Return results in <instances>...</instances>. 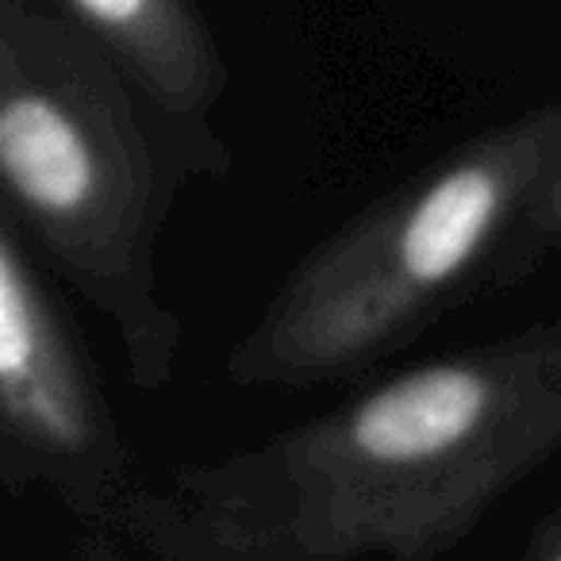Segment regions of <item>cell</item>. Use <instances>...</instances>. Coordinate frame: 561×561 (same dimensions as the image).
<instances>
[{
    "mask_svg": "<svg viewBox=\"0 0 561 561\" xmlns=\"http://www.w3.org/2000/svg\"><path fill=\"white\" fill-rule=\"evenodd\" d=\"M561 454V316L423 362L124 519L181 561H431Z\"/></svg>",
    "mask_w": 561,
    "mask_h": 561,
    "instance_id": "cell-1",
    "label": "cell"
},
{
    "mask_svg": "<svg viewBox=\"0 0 561 561\" xmlns=\"http://www.w3.org/2000/svg\"><path fill=\"white\" fill-rule=\"evenodd\" d=\"M181 139L131 78L43 0H0V188L35 254L116 328L142 392L173 377L181 320L158 293Z\"/></svg>",
    "mask_w": 561,
    "mask_h": 561,
    "instance_id": "cell-2",
    "label": "cell"
},
{
    "mask_svg": "<svg viewBox=\"0 0 561 561\" xmlns=\"http://www.w3.org/2000/svg\"><path fill=\"white\" fill-rule=\"evenodd\" d=\"M561 162V101L538 104L392 185L305 254L227 354L239 389L358 381L484 297L523 204Z\"/></svg>",
    "mask_w": 561,
    "mask_h": 561,
    "instance_id": "cell-3",
    "label": "cell"
},
{
    "mask_svg": "<svg viewBox=\"0 0 561 561\" xmlns=\"http://www.w3.org/2000/svg\"><path fill=\"white\" fill-rule=\"evenodd\" d=\"M0 477L50 484L85 519H124L131 458L85 339L0 208Z\"/></svg>",
    "mask_w": 561,
    "mask_h": 561,
    "instance_id": "cell-4",
    "label": "cell"
},
{
    "mask_svg": "<svg viewBox=\"0 0 561 561\" xmlns=\"http://www.w3.org/2000/svg\"><path fill=\"white\" fill-rule=\"evenodd\" d=\"M154 104L196 178H227L231 147L216 131L231 70L196 0H50Z\"/></svg>",
    "mask_w": 561,
    "mask_h": 561,
    "instance_id": "cell-5",
    "label": "cell"
},
{
    "mask_svg": "<svg viewBox=\"0 0 561 561\" xmlns=\"http://www.w3.org/2000/svg\"><path fill=\"white\" fill-rule=\"evenodd\" d=\"M553 257H561V162L535 188V196L523 204L519 219L512 224L496 262H492L484 293L515 289Z\"/></svg>",
    "mask_w": 561,
    "mask_h": 561,
    "instance_id": "cell-6",
    "label": "cell"
},
{
    "mask_svg": "<svg viewBox=\"0 0 561 561\" xmlns=\"http://www.w3.org/2000/svg\"><path fill=\"white\" fill-rule=\"evenodd\" d=\"M530 561H561V512L546 523V530H542V538H538Z\"/></svg>",
    "mask_w": 561,
    "mask_h": 561,
    "instance_id": "cell-7",
    "label": "cell"
}]
</instances>
